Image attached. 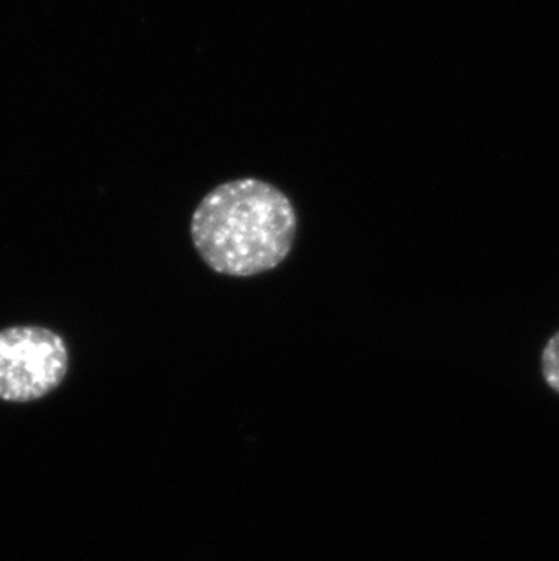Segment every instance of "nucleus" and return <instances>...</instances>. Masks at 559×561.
Here are the masks:
<instances>
[{
    "label": "nucleus",
    "instance_id": "obj_3",
    "mask_svg": "<svg viewBox=\"0 0 559 561\" xmlns=\"http://www.w3.org/2000/svg\"><path fill=\"white\" fill-rule=\"evenodd\" d=\"M541 373L545 383L559 394V331L545 344L541 353Z\"/></svg>",
    "mask_w": 559,
    "mask_h": 561
},
{
    "label": "nucleus",
    "instance_id": "obj_2",
    "mask_svg": "<svg viewBox=\"0 0 559 561\" xmlns=\"http://www.w3.org/2000/svg\"><path fill=\"white\" fill-rule=\"evenodd\" d=\"M68 345L41 325L0 331V400L35 402L55 391L68 375Z\"/></svg>",
    "mask_w": 559,
    "mask_h": 561
},
{
    "label": "nucleus",
    "instance_id": "obj_1",
    "mask_svg": "<svg viewBox=\"0 0 559 561\" xmlns=\"http://www.w3.org/2000/svg\"><path fill=\"white\" fill-rule=\"evenodd\" d=\"M298 217L289 196L271 182L237 179L209 191L191 217L202 262L218 275L249 278L284 264Z\"/></svg>",
    "mask_w": 559,
    "mask_h": 561
}]
</instances>
